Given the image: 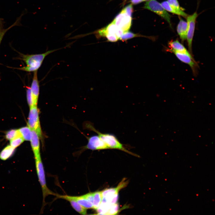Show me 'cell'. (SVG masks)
<instances>
[{"mask_svg":"<svg viewBox=\"0 0 215 215\" xmlns=\"http://www.w3.org/2000/svg\"><path fill=\"white\" fill-rule=\"evenodd\" d=\"M61 49L47 51L39 54H24L21 53L20 59L26 64V66L20 67L15 68L18 70L28 72L37 71L41 66L45 57L50 54Z\"/></svg>","mask_w":215,"mask_h":215,"instance_id":"obj_1","label":"cell"},{"mask_svg":"<svg viewBox=\"0 0 215 215\" xmlns=\"http://www.w3.org/2000/svg\"><path fill=\"white\" fill-rule=\"evenodd\" d=\"M86 128L97 133L98 136L108 147L110 149H116L122 150L130 154L132 153L126 150L117 137L113 134L102 133L97 130L91 123L88 122L85 124Z\"/></svg>","mask_w":215,"mask_h":215,"instance_id":"obj_2","label":"cell"},{"mask_svg":"<svg viewBox=\"0 0 215 215\" xmlns=\"http://www.w3.org/2000/svg\"><path fill=\"white\" fill-rule=\"evenodd\" d=\"M123 32L116 26L112 22L106 27L95 32L96 36L97 38L105 37L109 42H116L123 34Z\"/></svg>","mask_w":215,"mask_h":215,"instance_id":"obj_3","label":"cell"},{"mask_svg":"<svg viewBox=\"0 0 215 215\" xmlns=\"http://www.w3.org/2000/svg\"><path fill=\"white\" fill-rule=\"evenodd\" d=\"M36 173L42 191L43 203L45 198L49 195L57 196V194L53 192L47 185L45 172L41 156L35 159Z\"/></svg>","mask_w":215,"mask_h":215,"instance_id":"obj_4","label":"cell"},{"mask_svg":"<svg viewBox=\"0 0 215 215\" xmlns=\"http://www.w3.org/2000/svg\"><path fill=\"white\" fill-rule=\"evenodd\" d=\"M39 112L37 105L30 107L27 125L32 130L37 133L40 139L43 141V136L39 120Z\"/></svg>","mask_w":215,"mask_h":215,"instance_id":"obj_5","label":"cell"},{"mask_svg":"<svg viewBox=\"0 0 215 215\" xmlns=\"http://www.w3.org/2000/svg\"><path fill=\"white\" fill-rule=\"evenodd\" d=\"M144 8L155 13L166 21L171 27V16L162 7L161 4L156 0L147 1L145 4Z\"/></svg>","mask_w":215,"mask_h":215,"instance_id":"obj_6","label":"cell"},{"mask_svg":"<svg viewBox=\"0 0 215 215\" xmlns=\"http://www.w3.org/2000/svg\"><path fill=\"white\" fill-rule=\"evenodd\" d=\"M131 16L123 9L113 21L116 26L125 33L128 31L131 24Z\"/></svg>","mask_w":215,"mask_h":215,"instance_id":"obj_7","label":"cell"},{"mask_svg":"<svg viewBox=\"0 0 215 215\" xmlns=\"http://www.w3.org/2000/svg\"><path fill=\"white\" fill-rule=\"evenodd\" d=\"M198 15L196 12L191 15H188L186 18L188 24L186 39L189 49L191 52L192 50V42L195 30L196 22Z\"/></svg>","mask_w":215,"mask_h":215,"instance_id":"obj_8","label":"cell"},{"mask_svg":"<svg viewBox=\"0 0 215 215\" xmlns=\"http://www.w3.org/2000/svg\"><path fill=\"white\" fill-rule=\"evenodd\" d=\"M88 143L85 146L86 149L93 150L110 149L98 135L87 137Z\"/></svg>","mask_w":215,"mask_h":215,"instance_id":"obj_9","label":"cell"},{"mask_svg":"<svg viewBox=\"0 0 215 215\" xmlns=\"http://www.w3.org/2000/svg\"><path fill=\"white\" fill-rule=\"evenodd\" d=\"M30 88L33 105H37L39 94V84L38 78L37 71L34 72Z\"/></svg>","mask_w":215,"mask_h":215,"instance_id":"obj_10","label":"cell"},{"mask_svg":"<svg viewBox=\"0 0 215 215\" xmlns=\"http://www.w3.org/2000/svg\"><path fill=\"white\" fill-rule=\"evenodd\" d=\"M56 196L59 198L64 199L69 202L73 208L80 214L82 215H86L87 214V209L80 205L74 199L73 196L58 194Z\"/></svg>","mask_w":215,"mask_h":215,"instance_id":"obj_11","label":"cell"},{"mask_svg":"<svg viewBox=\"0 0 215 215\" xmlns=\"http://www.w3.org/2000/svg\"><path fill=\"white\" fill-rule=\"evenodd\" d=\"M173 53L179 60L189 65L194 71L196 62L188 51L186 52H174Z\"/></svg>","mask_w":215,"mask_h":215,"instance_id":"obj_12","label":"cell"},{"mask_svg":"<svg viewBox=\"0 0 215 215\" xmlns=\"http://www.w3.org/2000/svg\"><path fill=\"white\" fill-rule=\"evenodd\" d=\"M25 13L23 12L21 15L17 18L15 22L11 26L6 28H4L5 22L4 19L1 18L0 19V45L2 40L6 33L10 29L15 26H21V23L22 17Z\"/></svg>","mask_w":215,"mask_h":215,"instance_id":"obj_13","label":"cell"},{"mask_svg":"<svg viewBox=\"0 0 215 215\" xmlns=\"http://www.w3.org/2000/svg\"><path fill=\"white\" fill-rule=\"evenodd\" d=\"M33 136L30 141L31 147L34 154V158L41 156L40 152V138L35 131L33 130Z\"/></svg>","mask_w":215,"mask_h":215,"instance_id":"obj_14","label":"cell"},{"mask_svg":"<svg viewBox=\"0 0 215 215\" xmlns=\"http://www.w3.org/2000/svg\"><path fill=\"white\" fill-rule=\"evenodd\" d=\"M187 31V22L182 19H180L177 26V31L182 41H184L186 39Z\"/></svg>","mask_w":215,"mask_h":215,"instance_id":"obj_15","label":"cell"},{"mask_svg":"<svg viewBox=\"0 0 215 215\" xmlns=\"http://www.w3.org/2000/svg\"><path fill=\"white\" fill-rule=\"evenodd\" d=\"M126 184L125 181H122L116 188L106 189L102 191V198L110 197L118 194L120 190L124 187Z\"/></svg>","mask_w":215,"mask_h":215,"instance_id":"obj_16","label":"cell"},{"mask_svg":"<svg viewBox=\"0 0 215 215\" xmlns=\"http://www.w3.org/2000/svg\"><path fill=\"white\" fill-rule=\"evenodd\" d=\"M168 45L169 49L168 50L172 53L188 52L185 47L177 39L174 41H170L168 43Z\"/></svg>","mask_w":215,"mask_h":215,"instance_id":"obj_17","label":"cell"},{"mask_svg":"<svg viewBox=\"0 0 215 215\" xmlns=\"http://www.w3.org/2000/svg\"><path fill=\"white\" fill-rule=\"evenodd\" d=\"M15 150L10 145H7L0 152V159L4 161L7 160L13 155Z\"/></svg>","mask_w":215,"mask_h":215,"instance_id":"obj_18","label":"cell"},{"mask_svg":"<svg viewBox=\"0 0 215 215\" xmlns=\"http://www.w3.org/2000/svg\"><path fill=\"white\" fill-rule=\"evenodd\" d=\"M18 130L24 141H31L33 136V130L28 126L22 127Z\"/></svg>","mask_w":215,"mask_h":215,"instance_id":"obj_19","label":"cell"},{"mask_svg":"<svg viewBox=\"0 0 215 215\" xmlns=\"http://www.w3.org/2000/svg\"><path fill=\"white\" fill-rule=\"evenodd\" d=\"M74 199L81 205L87 209L93 208L92 203L83 196H73Z\"/></svg>","mask_w":215,"mask_h":215,"instance_id":"obj_20","label":"cell"},{"mask_svg":"<svg viewBox=\"0 0 215 215\" xmlns=\"http://www.w3.org/2000/svg\"><path fill=\"white\" fill-rule=\"evenodd\" d=\"M161 4L164 8L167 11L179 16H182L185 18H186L188 16L185 12L183 13L180 12L173 8L169 4L167 1H164Z\"/></svg>","mask_w":215,"mask_h":215,"instance_id":"obj_21","label":"cell"},{"mask_svg":"<svg viewBox=\"0 0 215 215\" xmlns=\"http://www.w3.org/2000/svg\"><path fill=\"white\" fill-rule=\"evenodd\" d=\"M93 209L96 210L99 207L102 200V192L97 191L93 192Z\"/></svg>","mask_w":215,"mask_h":215,"instance_id":"obj_22","label":"cell"},{"mask_svg":"<svg viewBox=\"0 0 215 215\" xmlns=\"http://www.w3.org/2000/svg\"><path fill=\"white\" fill-rule=\"evenodd\" d=\"M21 135L14 137L10 140V145L15 148L20 146L24 141Z\"/></svg>","mask_w":215,"mask_h":215,"instance_id":"obj_23","label":"cell"},{"mask_svg":"<svg viewBox=\"0 0 215 215\" xmlns=\"http://www.w3.org/2000/svg\"><path fill=\"white\" fill-rule=\"evenodd\" d=\"M21 135L18 129H13L7 131L5 135V138L10 140L16 136Z\"/></svg>","mask_w":215,"mask_h":215,"instance_id":"obj_24","label":"cell"},{"mask_svg":"<svg viewBox=\"0 0 215 215\" xmlns=\"http://www.w3.org/2000/svg\"><path fill=\"white\" fill-rule=\"evenodd\" d=\"M139 36H141V35L135 34L128 31L124 33L120 37L119 39L122 41H125L128 39Z\"/></svg>","mask_w":215,"mask_h":215,"instance_id":"obj_25","label":"cell"},{"mask_svg":"<svg viewBox=\"0 0 215 215\" xmlns=\"http://www.w3.org/2000/svg\"><path fill=\"white\" fill-rule=\"evenodd\" d=\"M167 1L169 4L175 10L180 12H184L180 6L177 0H168Z\"/></svg>","mask_w":215,"mask_h":215,"instance_id":"obj_26","label":"cell"},{"mask_svg":"<svg viewBox=\"0 0 215 215\" xmlns=\"http://www.w3.org/2000/svg\"><path fill=\"white\" fill-rule=\"evenodd\" d=\"M119 207L117 203L112 205L105 214L114 215L116 214L119 210Z\"/></svg>","mask_w":215,"mask_h":215,"instance_id":"obj_27","label":"cell"},{"mask_svg":"<svg viewBox=\"0 0 215 215\" xmlns=\"http://www.w3.org/2000/svg\"><path fill=\"white\" fill-rule=\"evenodd\" d=\"M27 98L29 107L33 106L30 88L29 87H28L27 90Z\"/></svg>","mask_w":215,"mask_h":215,"instance_id":"obj_28","label":"cell"},{"mask_svg":"<svg viewBox=\"0 0 215 215\" xmlns=\"http://www.w3.org/2000/svg\"><path fill=\"white\" fill-rule=\"evenodd\" d=\"M123 9L128 15L131 16L133 11V7L131 4L128 5L124 8Z\"/></svg>","mask_w":215,"mask_h":215,"instance_id":"obj_29","label":"cell"},{"mask_svg":"<svg viewBox=\"0 0 215 215\" xmlns=\"http://www.w3.org/2000/svg\"><path fill=\"white\" fill-rule=\"evenodd\" d=\"M143 1V0H131V3L133 4H136Z\"/></svg>","mask_w":215,"mask_h":215,"instance_id":"obj_30","label":"cell"},{"mask_svg":"<svg viewBox=\"0 0 215 215\" xmlns=\"http://www.w3.org/2000/svg\"><path fill=\"white\" fill-rule=\"evenodd\" d=\"M143 0V1H150V0Z\"/></svg>","mask_w":215,"mask_h":215,"instance_id":"obj_31","label":"cell"}]
</instances>
